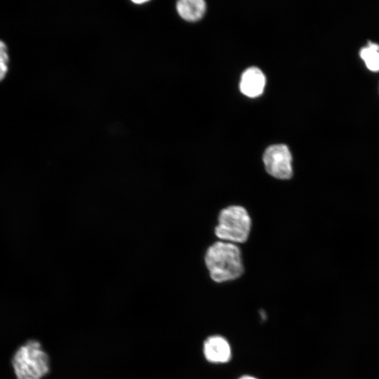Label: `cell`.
<instances>
[{"label":"cell","instance_id":"obj_1","mask_svg":"<svg viewBox=\"0 0 379 379\" xmlns=\"http://www.w3.org/2000/svg\"><path fill=\"white\" fill-rule=\"evenodd\" d=\"M204 263L210 279L217 284L236 281L243 277L245 268L239 245L215 241L206 249Z\"/></svg>","mask_w":379,"mask_h":379},{"label":"cell","instance_id":"obj_2","mask_svg":"<svg viewBox=\"0 0 379 379\" xmlns=\"http://www.w3.org/2000/svg\"><path fill=\"white\" fill-rule=\"evenodd\" d=\"M253 222L245 207L230 205L220 210L213 234L220 241L241 245L248 240Z\"/></svg>","mask_w":379,"mask_h":379},{"label":"cell","instance_id":"obj_3","mask_svg":"<svg viewBox=\"0 0 379 379\" xmlns=\"http://www.w3.org/2000/svg\"><path fill=\"white\" fill-rule=\"evenodd\" d=\"M11 362L16 379H42L50 371L49 357L36 340L20 346Z\"/></svg>","mask_w":379,"mask_h":379},{"label":"cell","instance_id":"obj_4","mask_svg":"<svg viewBox=\"0 0 379 379\" xmlns=\"http://www.w3.org/2000/svg\"><path fill=\"white\" fill-rule=\"evenodd\" d=\"M262 162L266 174L274 180L287 181L293 177V156L285 144L268 146L262 155Z\"/></svg>","mask_w":379,"mask_h":379},{"label":"cell","instance_id":"obj_5","mask_svg":"<svg viewBox=\"0 0 379 379\" xmlns=\"http://www.w3.org/2000/svg\"><path fill=\"white\" fill-rule=\"evenodd\" d=\"M203 352L206 359L214 364L227 363L232 357L229 342L220 335L208 337L204 341Z\"/></svg>","mask_w":379,"mask_h":379},{"label":"cell","instance_id":"obj_6","mask_svg":"<svg viewBox=\"0 0 379 379\" xmlns=\"http://www.w3.org/2000/svg\"><path fill=\"white\" fill-rule=\"evenodd\" d=\"M265 86V77L262 72L255 67L246 69L242 74L239 88L241 92L250 98L261 95Z\"/></svg>","mask_w":379,"mask_h":379},{"label":"cell","instance_id":"obj_7","mask_svg":"<svg viewBox=\"0 0 379 379\" xmlns=\"http://www.w3.org/2000/svg\"><path fill=\"white\" fill-rule=\"evenodd\" d=\"M179 16L187 22H196L205 13L206 5L203 0H180L176 3Z\"/></svg>","mask_w":379,"mask_h":379},{"label":"cell","instance_id":"obj_8","mask_svg":"<svg viewBox=\"0 0 379 379\" xmlns=\"http://www.w3.org/2000/svg\"><path fill=\"white\" fill-rule=\"evenodd\" d=\"M359 54L368 69L379 71V45L368 42L366 47L360 50Z\"/></svg>","mask_w":379,"mask_h":379},{"label":"cell","instance_id":"obj_9","mask_svg":"<svg viewBox=\"0 0 379 379\" xmlns=\"http://www.w3.org/2000/svg\"><path fill=\"white\" fill-rule=\"evenodd\" d=\"M8 55L6 44L0 40V81L4 79L8 70Z\"/></svg>","mask_w":379,"mask_h":379},{"label":"cell","instance_id":"obj_10","mask_svg":"<svg viewBox=\"0 0 379 379\" xmlns=\"http://www.w3.org/2000/svg\"><path fill=\"white\" fill-rule=\"evenodd\" d=\"M239 379H258V378L251 375H244V376L240 377Z\"/></svg>","mask_w":379,"mask_h":379},{"label":"cell","instance_id":"obj_11","mask_svg":"<svg viewBox=\"0 0 379 379\" xmlns=\"http://www.w3.org/2000/svg\"><path fill=\"white\" fill-rule=\"evenodd\" d=\"M133 2L134 4H145V3H147V1H133Z\"/></svg>","mask_w":379,"mask_h":379}]
</instances>
